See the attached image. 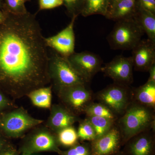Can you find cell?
Here are the masks:
<instances>
[{
    "label": "cell",
    "mask_w": 155,
    "mask_h": 155,
    "mask_svg": "<svg viewBox=\"0 0 155 155\" xmlns=\"http://www.w3.org/2000/svg\"><path fill=\"white\" fill-rule=\"evenodd\" d=\"M5 11L0 25V90L14 101L51 83L49 54L36 14Z\"/></svg>",
    "instance_id": "obj_1"
},
{
    "label": "cell",
    "mask_w": 155,
    "mask_h": 155,
    "mask_svg": "<svg viewBox=\"0 0 155 155\" xmlns=\"http://www.w3.org/2000/svg\"><path fill=\"white\" fill-rule=\"evenodd\" d=\"M44 122L32 117L22 107H16L0 115V130L7 137L19 138Z\"/></svg>",
    "instance_id": "obj_2"
},
{
    "label": "cell",
    "mask_w": 155,
    "mask_h": 155,
    "mask_svg": "<svg viewBox=\"0 0 155 155\" xmlns=\"http://www.w3.org/2000/svg\"><path fill=\"white\" fill-rule=\"evenodd\" d=\"M49 76L54 90L76 84H86L87 82L73 68L68 58L52 50L49 54Z\"/></svg>",
    "instance_id": "obj_3"
},
{
    "label": "cell",
    "mask_w": 155,
    "mask_h": 155,
    "mask_svg": "<svg viewBox=\"0 0 155 155\" xmlns=\"http://www.w3.org/2000/svg\"><path fill=\"white\" fill-rule=\"evenodd\" d=\"M150 109L138 104L127 107L119 122L124 141L151 126L154 118Z\"/></svg>",
    "instance_id": "obj_4"
},
{
    "label": "cell",
    "mask_w": 155,
    "mask_h": 155,
    "mask_svg": "<svg viewBox=\"0 0 155 155\" xmlns=\"http://www.w3.org/2000/svg\"><path fill=\"white\" fill-rule=\"evenodd\" d=\"M143 34L134 19H127L116 22L107 39L112 49L132 50Z\"/></svg>",
    "instance_id": "obj_5"
},
{
    "label": "cell",
    "mask_w": 155,
    "mask_h": 155,
    "mask_svg": "<svg viewBox=\"0 0 155 155\" xmlns=\"http://www.w3.org/2000/svg\"><path fill=\"white\" fill-rule=\"evenodd\" d=\"M55 134L45 126H36L24 137L19 153L31 155L41 152H54L60 154Z\"/></svg>",
    "instance_id": "obj_6"
},
{
    "label": "cell",
    "mask_w": 155,
    "mask_h": 155,
    "mask_svg": "<svg viewBox=\"0 0 155 155\" xmlns=\"http://www.w3.org/2000/svg\"><path fill=\"white\" fill-rule=\"evenodd\" d=\"M86 84H76L54 90L63 105L78 114L84 112L91 104L92 95Z\"/></svg>",
    "instance_id": "obj_7"
},
{
    "label": "cell",
    "mask_w": 155,
    "mask_h": 155,
    "mask_svg": "<svg viewBox=\"0 0 155 155\" xmlns=\"http://www.w3.org/2000/svg\"><path fill=\"white\" fill-rule=\"evenodd\" d=\"M128 85L115 83L101 91L98 98L114 114H122L128 106Z\"/></svg>",
    "instance_id": "obj_8"
},
{
    "label": "cell",
    "mask_w": 155,
    "mask_h": 155,
    "mask_svg": "<svg viewBox=\"0 0 155 155\" xmlns=\"http://www.w3.org/2000/svg\"><path fill=\"white\" fill-rule=\"evenodd\" d=\"M67 58L75 71L87 83L102 67L101 58L91 52H75Z\"/></svg>",
    "instance_id": "obj_9"
},
{
    "label": "cell",
    "mask_w": 155,
    "mask_h": 155,
    "mask_svg": "<svg viewBox=\"0 0 155 155\" xmlns=\"http://www.w3.org/2000/svg\"><path fill=\"white\" fill-rule=\"evenodd\" d=\"M133 68L131 57L119 55L102 67L101 70L115 83L128 85L133 82Z\"/></svg>",
    "instance_id": "obj_10"
},
{
    "label": "cell",
    "mask_w": 155,
    "mask_h": 155,
    "mask_svg": "<svg viewBox=\"0 0 155 155\" xmlns=\"http://www.w3.org/2000/svg\"><path fill=\"white\" fill-rule=\"evenodd\" d=\"M77 17H73L66 28L55 35L45 38L48 48L65 58H68L75 52V35L74 27Z\"/></svg>",
    "instance_id": "obj_11"
},
{
    "label": "cell",
    "mask_w": 155,
    "mask_h": 155,
    "mask_svg": "<svg viewBox=\"0 0 155 155\" xmlns=\"http://www.w3.org/2000/svg\"><path fill=\"white\" fill-rule=\"evenodd\" d=\"M131 57L135 70L148 71L155 64V43L148 38L141 39L132 49Z\"/></svg>",
    "instance_id": "obj_12"
},
{
    "label": "cell",
    "mask_w": 155,
    "mask_h": 155,
    "mask_svg": "<svg viewBox=\"0 0 155 155\" xmlns=\"http://www.w3.org/2000/svg\"><path fill=\"white\" fill-rule=\"evenodd\" d=\"M49 116L45 126L56 134L72 125L78 121L77 115L63 105L54 104L50 108Z\"/></svg>",
    "instance_id": "obj_13"
},
{
    "label": "cell",
    "mask_w": 155,
    "mask_h": 155,
    "mask_svg": "<svg viewBox=\"0 0 155 155\" xmlns=\"http://www.w3.org/2000/svg\"><path fill=\"white\" fill-rule=\"evenodd\" d=\"M121 142L120 132L116 128H111L102 136L92 143L91 155H111L119 152Z\"/></svg>",
    "instance_id": "obj_14"
},
{
    "label": "cell",
    "mask_w": 155,
    "mask_h": 155,
    "mask_svg": "<svg viewBox=\"0 0 155 155\" xmlns=\"http://www.w3.org/2000/svg\"><path fill=\"white\" fill-rule=\"evenodd\" d=\"M137 0H119L110 2L106 18L118 22L133 19L138 11Z\"/></svg>",
    "instance_id": "obj_15"
},
{
    "label": "cell",
    "mask_w": 155,
    "mask_h": 155,
    "mask_svg": "<svg viewBox=\"0 0 155 155\" xmlns=\"http://www.w3.org/2000/svg\"><path fill=\"white\" fill-rule=\"evenodd\" d=\"M134 19L148 39L155 43V14L138 8Z\"/></svg>",
    "instance_id": "obj_16"
},
{
    "label": "cell",
    "mask_w": 155,
    "mask_h": 155,
    "mask_svg": "<svg viewBox=\"0 0 155 155\" xmlns=\"http://www.w3.org/2000/svg\"><path fill=\"white\" fill-rule=\"evenodd\" d=\"M154 141L149 134H141L134 139L128 145L129 155H153Z\"/></svg>",
    "instance_id": "obj_17"
},
{
    "label": "cell",
    "mask_w": 155,
    "mask_h": 155,
    "mask_svg": "<svg viewBox=\"0 0 155 155\" xmlns=\"http://www.w3.org/2000/svg\"><path fill=\"white\" fill-rule=\"evenodd\" d=\"M134 96L137 104L150 108L155 106V82L148 80L143 85L136 89Z\"/></svg>",
    "instance_id": "obj_18"
},
{
    "label": "cell",
    "mask_w": 155,
    "mask_h": 155,
    "mask_svg": "<svg viewBox=\"0 0 155 155\" xmlns=\"http://www.w3.org/2000/svg\"><path fill=\"white\" fill-rule=\"evenodd\" d=\"M52 87L44 86L30 92L26 96L37 107L50 109L52 106Z\"/></svg>",
    "instance_id": "obj_19"
},
{
    "label": "cell",
    "mask_w": 155,
    "mask_h": 155,
    "mask_svg": "<svg viewBox=\"0 0 155 155\" xmlns=\"http://www.w3.org/2000/svg\"><path fill=\"white\" fill-rule=\"evenodd\" d=\"M110 0H84L81 15L84 17L100 14L105 16Z\"/></svg>",
    "instance_id": "obj_20"
},
{
    "label": "cell",
    "mask_w": 155,
    "mask_h": 155,
    "mask_svg": "<svg viewBox=\"0 0 155 155\" xmlns=\"http://www.w3.org/2000/svg\"><path fill=\"white\" fill-rule=\"evenodd\" d=\"M55 134L59 145L67 147L74 146L79 139L77 130L72 126L62 129Z\"/></svg>",
    "instance_id": "obj_21"
},
{
    "label": "cell",
    "mask_w": 155,
    "mask_h": 155,
    "mask_svg": "<svg viewBox=\"0 0 155 155\" xmlns=\"http://www.w3.org/2000/svg\"><path fill=\"white\" fill-rule=\"evenodd\" d=\"M86 119L93 127L96 137V139L102 136L108 132L112 127L114 121L103 117L94 116H87Z\"/></svg>",
    "instance_id": "obj_22"
},
{
    "label": "cell",
    "mask_w": 155,
    "mask_h": 155,
    "mask_svg": "<svg viewBox=\"0 0 155 155\" xmlns=\"http://www.w3.org/2000/svg\"><path fill=\"white\" fill-rule=\"evenodd\" d=\"M87 116H97L114 120L115 118L114 114L103 104L91 103L84 111Z\"/></svg>",
    "instance_id": "obj_23"
},
{
    "label": "cell",
    "mask_w": 155,
    "mask_h": 155,
    "mask_svg": "<svg viewBox=\"0 0 155 155\" xmlns=\"http://www.w3.org/2000/svg\"><path fill=\"white\" fill-rule=\"evenodd\" d=\"M30 0H4L2 10L14 15H23L27 14L25 3Z\"/></svg>",
    "instance_id": "obj_24"
},
{
    "label": "cell",
    "mask_w": 155,
    "mask_h": 155,
    "mask_svg": "<svg viewBox=\"0 0 155 155\" xmlns=\"http://www.w3.org/2000/svg\"><path fill=\"white\" fill-rule=\"evenodd\" d=\"M77 131L81 140L92 141L96 138L93 127L87 119L80 123Z\"/></svg>",
    "instance_id": "obj_25"
},
{
    "label": "cell",
    "mask_w": 155,
    "mask_h": 155,
    "mask_svg": "<svg viewBox=\"0 0 155 155\" xmlns=\"http://www.w3.org/2000/svg\"><path fill=\"white\" fill-rule=\"evenodd\" d=\"M84 0H63L67 13L72 18L78 17L81 13Z\"/></svg>",
    "instance_id": "obj_26"
},
{
    "label": "cell",
    "mask_w": 155,
    "mask_h": 155,
    "mask_svg": "<svg viewBox=\"0 0 155 155\" xmlns=\"http://www.w3.org/2000/svg\"><path fill=\"white\" fill-rule=\"evenodd\" d=\"M61 155H91V149L86 144L77 143L66 151H61Z\"/></svg>",
    "instance_id": "obj_27"
},
{
    "label": "cell",
    "mask_w": 155,
    "mask_h": 155,
    "mask_svg": "<svg viewBox=\"0 0 155 155\" xmlns=\"http://www.w3.org/2000/svg\"><path fill=\"white\" fill-rule=\"evenodd\" d=\"M14 102L0 90V115L6 110L16 107Z\"/></svg>",
    "instance_id": "obj_28"
},
{
    "label": "cell",
    "mask_w": 155,
    "mask_h": 155,
    "mask_svg": "<svg viewBox=\"0 0 155 155\" xmlns=\"http://www.w3.org/2000/svg\"><path fill=\"white\" fill-rule=\"evenodd\" d=\"M62 5H63V0H38V12L54 9Z\"/></svg>",
    "instance_id": "obj_29"
},
{
    "label": "cell",
    "mask_w": 155,
    "mask_h": 155,
    "mask_svg": "<svg viewBox=\"0 0 155 155\" xmlns=\"http://www.w3.org/2000/svg\"><path fill=\"white\" fill-rule=\"evenodd\" d=\"M138 8L155 14V0H137Z\"/></svg>",
    "instance_id": "obj_30"
},
{
    "label": "cell",
    "mask_w": 155,
    "mask_h": 155,
    "mask_svg": "<svg viewBox=\"0 0 155 155\" xmlns=\"http://www.w3.org/2000/svg\"><path fill=\"white\" fill-rule=\"evenodd\" d=\"M19 153V150L10 143L0 151V155H20Z\"/></svg>",
    "instance_id": "obj_31"
},
{
    "label": "cell",
    "mask_w": 155,
    "mask_h": 155,
    "mask_svg": "<svg viewBox=\"0 0 155 155\" xmlns=\"http://www.w3.org/2000/svg\"><path fill=\"white\" fill-rule=\"evenodd\" d=\"M148 72L150 73V77L148 80L155 82V64H153L150 67Z\"/></svg>",
    "instance_id": "obj_32"
},
{
    "label": "cell",
    "mask_w": 155,
    "mask_h": 155,
    "mask_svg": "<svg viewBox=\"0 0 155 155\" xmlns=\"http://www.w3.org/2000/svg\"><path fill=\"white\" fill-rule=\"evenodd\" d=\"M9 143L8 142L5 138L4 136L0 134V151Z\"/></svg>",
    "instance_id": "obj_33"
},
{
    "label": "cell",
    "mask_w": 155,
    "mask_h": 155,
    "mask_svg": "<svg viewBox=\"0 0 155 155\" xmlns=\"http://www.w3.org/2000/svg\"><path fill=\"white\" fill-rule=\"evenodd\" d=\"M6 17L5 11L0 9V25L4 22Z\"/></svg>",
    "instance_id": "obj_34"
},
{
    "label": "cell",
    "mask_w": 155,
    "mask_h": 155,
    "mask_svg": "<svg viewBox=\"0 0 155 155\" xmlns=\"http://www.w3.org/2000/svg\"><path fill=\"white\" fill-rule=\"evenodd\" d=\"M4 0H0V9L2 10L3 8H4Z\"/></svg>",
    "instance_id": "obj_35"
},
{
    "label": "cell",
    "mask_w": 155,
    "mask_h": 155,
    "mask_svg": "<svg viewBox=\"0 0 155 155\" xmlns=\"http://www.w3.org/2000/svg\"><path fill=\"white\" fill-rule=\"evenodd\" d=\"M111 155H125L123 153H119V152H118V153H116L114 154Z\"/></svg>",
    "instance_id": "obj_36"
},
{
    "label": "cell",
    "mask_w": 155,
    "mask_h": 155,
    "mask_svg": "<svg viewBox=\"0 0 155 155\" xmlns=\"http://www.w3.org/2000/svg\"><path fill=\"white\" fill-rule=\"evenodd\" d=\"M21 155H31L30 154H29L28 153H21Z\"/></svg>",
    "instance_id": "obj_37"
},
{
    "label": "cell",
    "mask_w": 155,
    "mask_h": 155,
    "mask_svg": "<svg viewBox=\"0 0 155 155\" xmlns=\"http://www.w3.org/2000/svg\"><path fill=\"white\" fill-rule=\"evenodd\" d=\"M119 1V0H110V2H113V1Z\"/></svg>",
    "instance_id": "obj_38"
}]
</instances>
